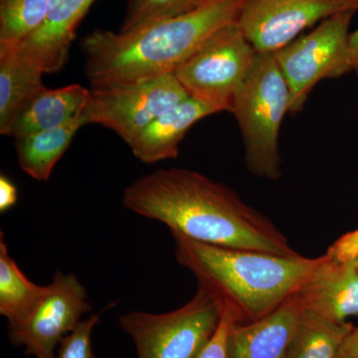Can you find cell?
<instances>
[{
    "label": "cell",
    "mask_w": 358,
    "mask_h": 358,
    "mask_svg": "<svg viewBox=\"0 0 358 358\" xmlns=\"http://www.w3.org/2000/svg\"><path fill=\"white\" fill-rule=\"evenodd\" d=\"M122 202L138 215L201 243L299 255L267 216L228 186L197 171L169 169L145 174L124 190Z\"/></svg>",
    "instance_id": "6da1fadb"
},
{
    "label": "cell",
    "mask_w": 358,
    "mask_h": 358,
    "mask_svg": "<svg viewBox=\"0 0 358 358\" xmlns=\"http://www.w3.org/2000/svg\"><path fill=\"white\" fill-rule=\"evenodd\" d=\"M245 0H218L127 32L96 29L81 40L92 88L174 74L219 30L237 22Z\"/></svg>",
    "instance_id": "7a4b0ae2"
},
{
    "label": "cell",
    "mask_w": 358,
    "mask_h": 358,
    "mask_svg": "<svg viewBox=\"0 0 358 358\" xmlns=\"http://www.w3.org/2000/svg\"><path fill=\"white\" fill-rule=\"evenodd\" d=\"M179 265L188 268L236 324H249L274 312L291 298L322 260L225 248L171 232Z\"/></svg>",
    "instance_id": "3957f363"
},
{
    "label": "cell",
    "mask_w": 358,
    "mask_h": 358,
    "mask_svg": "<svg viewBox=\"0 0 358 358\" xmlns=\"http://www.w3.org/2000/svg\"><path fill=\"white\" fill-rule=\"evenodd\" d=\"M291 96L274 54H258L249 76L233 101L250 173L277 180L282 176L279 136Z\"/></svg>",
    "instance_id": "277c9868"
},
{
    "label": "cell",
    "mask_w": 358,
    "mask_h": 358,
    "mask_svg": "<svg viewBox=\"0 0 358 358\" xmlns=\"http://www.w3.org/2000/svg\"><path fill=\"white\" fill-rule=\"evenodd\" d=\"M220 320V308L205 289L197 288L182 307L166 313L131 312L120 317L138 358H196Z\"/></svg>",
    "instance_id": "5b68a950"
},
{
    "label": "cell",
    "mask_w": 358,
    "mask_h": 358,
    "mask_svg": "<svg viewBox=\"0 0 358 358\" xmlns=\"http://www.w3.org/2000/svg\"><path fill=\"white\" fill-rule=\"evenodd\" d=\"M237 22L226 26L174 72L190 98L216 112H230L258 57Z\"/></svg>",
    "instance_id": "8992f818"
},
{
    "label": "cell",
    "mask_w": 358,
    "mask_h": 358,
    "mask_svg": "<svg viewBox=\"0 0 358 358\" xmlns=\"http://www.w3.org/2000/svg\"><path fill=\"white\" fill-rule=\"evenodd\" d=\"M355 13L345 11L331 16L313 31L274 53L288 84L289 114L303 110L313 87L322 80L336 79L352 72L348 64V39Z\"/></svg>",
    "instance_id": "52a82bcc"
},
{
    "label": "cell",
    "mask_w": 358,
    "mask_h": 358,
    "mask_svg": "<svg viewBox=\"0 0 358 358\" xmlns=\"http://www.w3.org/2000/svg\"><path fill=\"white\" fill-rule=\"evenodd\" d=\"M90 91L86 124L112 129L127 145L162 113L189 98L174 74Z\"/></svg>",
    "instance_id": "ba28073f"
},
{
    "label": "cell",
    "mask_w": 358,
    "mask_h": 358,
    "mask_svg": "<svg viewBox=\"0 0 358 358\" xmlns=\"http://www.w3.org/2000/svg\"><path fill=\"white\" fill-rule=\"evenodd\" d=\"M88 293L73 274L58 271L46 293L20 322L8 324L14 345L24 346L34 358H55L56 348L64 336L92 310Z\"/></svg>",
    "instance_id": "9c48e42d"
},
{
    "label": "cell",
    "mask_w": 358,
    "mask_h": 358,
    "mask_svg": "<svg viewBox=\"0 0 358 358\" xmlns=\"http://www.w3.org/2000/svg\"><path fill=\"white\" fill-rule=\"evenodd\" d=\"M345 11L358 0H245L238 25L260 54H274L308 28Z\"/></svg>",
    "instance_id": "30bf717a"
},
{
    "label": "cell",
    "mask_w": 358,
    "mask_h": 358,
    "mask_svg": "<svg viewBox=\"0 0 358 358\" xmlns=\"http://www.w3.org/2000/svg\"><path fill=\"white\" fill-rule=\"evenodd\" d=\"M94 0H50L44 21L24 41L14 47L18 55L42 74L64 68L78 26Z\"/></svg>",
    "instance_id": "8fae6325"
},
{
    "label": "cell",
    "mask_w": 358,
    "mask_h": 358,
    "mask_svg": "<svg viewBox=\"0 0 358 358\" xmlns=\"http://www.w3.org/2000/svg\"><path fill=\"white\" fill-rule=\"evenodd\" d=\"M306 312L334 322L358 315V270L355 261L341 263L329 254L294 294Z\"/></svg>",
    "instance_id": "7c38bea8"
},
{
    "label": "cell",
    "mask_w": 358,
    "mask_h": 358,
    "mask_svg": "<svg viewBox=\"0 0 358 358\" xmlns=\"http://www.w3.org/2000/svg\"><path fill=\"white\" fill-rule=\"evenodd\" d=\"M301 313L293 294L262 319L233 324L228 341V357L288 358Z\"/></svg>",
    "instance_id": "4fadbf2b"
},
{
    "label": "cell",
    "mask_w": 358,
    "mask_h": 358,
    "mask_svg": "<svg viewBox=\"0 0 358 358\" xmlns=\"http://www.w3.org/2000/svg\"><path fill=\"white\" fill-rule=\"evenodd\" d=\"M216 110L192 98L159 115L128 143L134 157L145 164H155L178 157L179 145L186 133Z\"/></svg>",
    "instance_id": "5bb4252c"
},
{
    "label": "cell",
    "mask_w": 358,
    "mask_h": 358,
    "mask_svg": "<svg viewBox=\"0 0 358 358\" xmlns=\"http://www.w3.org/2000/svg\"><path fill=\"white\" fill-rule=\"evenodd\" d=\"M91 91L79 84L45 88L17 115L6 136L15 140L64 126L83 115Z\"/></svg>",
    "instance_id": "9a60e30c"
},
{
    "label": "cell",
    "mask_w": 358,
    "mask_h": 358,
    "mask_svg": "<svg viewBox=\"0 0 358 358\" xmlns=\"http://www.w3.org/2000/svg\"><path fill=\"white\" fill-rule=\"evenodd\" d=\"M43 75L14 47L0 45V134L6 136L17 115L46 88Z\"/></svg>",
    "instance_id": "2e32d148"
},
{
    "label": "cell",
    "mask_w": 358,
    "mask_h": 358,
    "mask_svg": "<svg viewBox=\"0 0 358 358\" xmlns=\"http://www.w3.org/2000/svg\"><path fill=\"white\" fill-rule=\"evenodd\" d=\"M84 126L86 122L82 115L64 126L16 140L21 169L36 180H49L54 167L69 148L77 131Z\"/></svg>",
    "instance_id": "e0dca14e"
},
{
    "label": "cell",
    "mask_w": 358,
    "mask_h": 358,
    "mask_svg": "<svg viewBox=\"0 0 358 358\" xmlns=\"http://www.w3.org/2000/svg\"><path fill=\"white\" fill-rule=\"evenodd\" d=\"M47 286H38L30 281L13 257L0 233V315L6 317L8 324L20 322L37 301L44 296Z\"/></svg>",
    "instance_id": "ac0fdd59"
},
{
    "label": "cell",
    "mask_w": 358,
    "mask_h": 358,
    "mask_svg": "<svg viewBox=\"0 0 358 358\" xmlns=\"http://www.w3.org/2000/svg\"><path fill=\"white\" fill-rule=\"evenodd\" d=\"M352 329L348 322H331L301 310L288 358H336Z\"/></svg>",
    "instance_id": "d6986e66"
},
{
    "label": "cell",
    "mask_w": 358,
    "mask_h": 358,
    "mask_svg": "<svg viewBox=\"0 0 358 358\" xmlns=\"http://www.w3.org/2000/svg\"><path fill=\"white\" fill-rule=\"evenodd\" d=\"M50 0H0V45L16 47L44 21Z\"/></svg>",
    "instance_id": "ffe728a7"
},
{
    "label": "cell",
    "mask_w": 358,
    "mask_h": 358,
    "mask_svg": "<svg viewBox=\"0 0 358 358\" xmlns=\"http://www.w3.org/2000/svg\"><path fill=\"white\" fill-rule=\"evenodd\" d=\"M186 2L187 0H129L120 31H131L186 13Z\"/></svg>",
    "instance_id": "44dd1931"
},
{
    "label": "cell",
    "mask_w": 358,
    "mask_h": 358,
    "mask_svg": "<svg viewBox=\"0 0 358 358\" xmlns=\"http://www.w3.org/2000/svg\"><path fill=\"white\" fill-rule=\"evenodd\" d=\"M101 322L98 315L82 320L77 327L62 338L55 358H96L92 345L94 329Z\"/></svg>",
    "instance_id": "7402d4cb"
},
{
    "label": "cell",
    "mask_w": 358,
    "mask_h": 358,
    "mask_svg": "<svg viewBox=\"0 0 358 358\" xmlns=\"http://www.w3.org/2000/svg\"><path fill=\"white\" fill-rule=\"evenodd\" d=\"M236 324L230 313L220 310V320L215 333L209 339L196 358H229L228 357V341L233 324Z\"/></svg>",
    "instance_id": "603a6c76"
},
{
    "label": "cell",
    "mask_w": 358,
    "mask_h": 358,
    "mask_svg": "<svg viewBox=\"0 0 358 358\" xmlns=\"http://www.w3.org/2000/svg\"><path fill=\"white\" fill-rule=\"evenodd\" d=\"M338 262L345 263L358 259V229L346 233L336 240L327 252Z\"/></svg>",
    "instance_id": "cb8c5ba5"
},
{
    "label": "cell",
    "mask_w": 358,
    "mask_h": 358,
    "mask_svg": "<svg viewBox=\"0 0 358 358\" xmlns=\"http://www.w3.org/2000/svg\"><path fill=\"white\" fill-rule=\"evenodd\" d=\"M18 199L17 188L4 174L0 176V212L3 213L13 208Z\"/></svg>",
    "instance_id": "d4e9b609"
},
{
    "label": "cell",
    "mask_w": 358,
    "mask_h": 358,
    "mask_svg": "<svg viewBox=\"0 0 358 358\" xmlns=\"http://www.w3.org/2000/svg\"><path fill=\"white\" fill-rule=\"evenodd\" d=\"M336 358H358V327L346 336L339 348Z\"/></svg>",
    "instance_id": "484cf974"
},
{
    "label": "cell",
    "mask_w": 358,
    "mask_h": 358,
    "mask_svg": "<svg viewBox=\"0 0 358 358\" xmlns=\"http://www.w3.org/2000/svg\"><path fill=\"white\" fill-rule=\"evenodd\" d=\"M348 64L352 71L358 68V28L350 32L348 39Z\"/></svg>",
    "instance_id": "4316f807"
},
{
    "label": "cell",
    "mask_w": 358,
    "mask_h": 358,
    "mask_svg": "<svg viewBox=\"0 0 358 358\" xmlns=\"http://www.w3.org/2000/svg\"><path fill=\"white\" fill-rule=\"evenodd\" d=\"M218 1V0H187L186 2V13L197 8V7L209 3V2Z\"/></svg>",
    "instance_id": "83f0119b"
},
{
    "label": "cell",
    "mask_w": 358,
    "mask_h": 358,
    "mask_svg": "<svg viewBox=\"0 0 358 358\" xmlns=\"http://www.w3.org/2000/svg\"><path fill=\"white\" fill-rule=\"evenodd\" d=\"M355 266H357V270H358V259L355 260Z\"/></svg>",
    "instance_id": "f1b7e54d"
},
{
    "label": "cell",
    "mask_w": 358,
    "mask_h": 358,
    "mask_svg": "<svg viewBox=\"0 0 358 358\" xmlns=\"http://www.w3.org/2000/svg\"><path fill=\"white\" fill-rule=\"evenodd\" d=\"M355 72L357 73V77H358V68H357V69L355 70Z\"/></svg>",
    "instance_id": "f546056e"
}]
</instances>
